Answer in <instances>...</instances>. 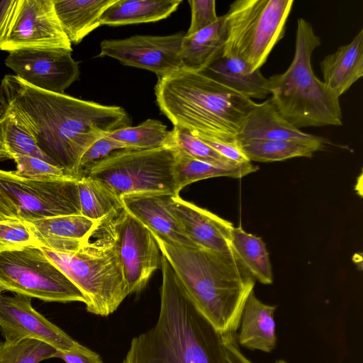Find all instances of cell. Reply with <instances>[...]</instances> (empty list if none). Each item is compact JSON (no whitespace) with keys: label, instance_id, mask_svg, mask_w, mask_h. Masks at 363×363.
Returning a JSON list of instances; mask_svg holds the SVG:
<instances>
[{"label":"cell","instance_id":"obj_14","mask_svg":"<svg viewBox=\"0 0 363 363\" xmlns=\"http://www.w3.org/2000/svg\"><path fill=\"white\" fill-rule=\"evenodd\" d=\"M184 36L185 33L179 32L104 40L99 57L114 58L123 65L151 71L161 78L182 67L180 50Z\"/></svg>","mask_w":363,"mask_h":363},{"label":"cell","instance_id":"obj_17","mask_svg":"<svg viewBox=\"0 0 363 363\" xmlns=\"http://www.w3.org/2000/svg\"><path fill=\"white\" fill-rule=\"evenodd\" d=\"M171 196L162 192H140L124 195L121 199L123 208L154 235L175 244L196 247L172 213L168 205Z\"/></svg>","mask_w":363,"mask_h":363},{"label":"cell","instance_id":"obj_22","mask_svg":"<svg viewBox=\"0 0 363 363\" xmlns=\"http://www.w3.org/2000/svg\"><path fill=\"white\" fill-rule=\"evenodd\" d=\"M252 99L269 95V80L260 69L252 71L241 60L222 54L200 71Z\"/></svg>","mask_w":363,"mask_h":363},{"label":"cell","instance_id":"obj_9","mask_svg":"<svg viewBox=\"0 0 363 363\" xmlns=\"http://www.w3.org/2000/svg\"><path fill=\"white\" fill-rule=\"evenodd\" d=\"M0 284L5 291L46 302H82L75 284L40 247L0 252Z\"/></svg>","mask_w":363,"mask_h":363},{"label":"cell","instance_id":"obj_20","mask_svg":"<svg viewBox=\"0 0 363 363\" xmlns=\"http://www.w3.org/2000/svg\"><path fill=\"white\" fill-rule=\"evenodd\" d=\"M325 88L335 97L347 92L363 76V29L320 63Z\"/></svg>","mask_w":363,"mask_h":363},{"label":"cell","instance_id":"obj_13","mask_svg":"<svg viewBox=\"0 0 363 363\" xmlns=\"http://www.w3.org/2000/svg\"><path fill=\"white\" fill-rule=\"evenodd\" d=\"M65 48H28L9 52L5 65L29 85L64 94L79 76V63Z\"/></svg>","mask_w":363,"mask_h":363},{"label":"cell","instance_id":"obj_42","mask_svg":"<svg viewBox=\"0 0 363 363\" xmlns=\"http://www.w3.org/2000/svg\"><path fill=\"white\" fill-rule=\"evenodd\" d=\"M5 291V290H4V288L1 286V285L0 284V295H1V293H2L3 291Z\"/></svg>","mask_w":363,"mask_h":363},{"label":"cell","instance_id":"obj_23","mask_svg":"<svg viewBox=\"0 0 363 363\" xmlns=\"http://www.w3.org/2000/svg\"><path fill=\"white\" fill-rule=\"evenodd\" d=\"M117 0H54L57 16L69 42L79 43L101 26L104 12Z\"/></svg>","mask_w":363,"mask_h":363},{"label":"cell","instance_id":"obj_24","mask_svg":"<svg viewBox=\"0 0 363 363\" xmlns=\"http://www.w3.org/2000/svg\"><path fill=\"white\" fill-rule=\"evenodd\" d=\"M226 39L225 15L212 25L183 38L180 57L182 68L200 72L223 52Z\"/></svg>","mask_w":363,"mask_h":363},{"label":"cell","instance_id":"obj_15","mask_svg":"<svg viewBox=\"0 0 363 363\" xmlns=\"http://www.w3.org/2000/svg\"><path fill=\"white\" fill-rule=\"evenodd\" d=\"M32 298L16 294L0 295V331L5 342L33 339L57 350H69L77 342L34 309Z\"/></svg>","mask_w":363,"mask_h":363},{"label":"cell","instance_id":"obj_2","mask_svg":"<svg viewBox=\"0 0 363 363\" xmlns=\"http://www.w3.org/2000/svg\"><path fill=\"white\" fill-rule=\"evenodd\" d=\"M160 306L155 324L131 340L122 363H252L237 332H220L196 308L162 255Z\"/></svg>","mask_w":363,"mask_h":363},{"label":"cell","instance_id":"obj_36","mask_svg":"<svg viewBox=\"0 0 363 363\" xmlns=\"http://www.w3.org/2000/svg\"><path fill=\"white\" fill-rule=\"evenodd\" d=\"M128 149L122 143L109 137L106 134L93 143L82 156L77 172L78 179L94 164L104 160L112 152Z\"/></svg>","mask_w":363,"mask_h":363},{"label":"cell","instance_id":"obj_3","mask_svg":"<svg viewBox=\"0 0 363 363\" xmlns=\"http://www.w3.org/2000/svg\"><path fill=\"white\" fill-rule=\"evenodd\" d=\"M157 106L174 126L200 139L236 144L237 135L255 102L200 72L180 68L158 78Z\"/></svg>","mask_w":363,"mask_h":363},{"label":"cell","instance_id":"obj_6","mask_svg":"<svg viewBox=\"0 0 363 363\" xmlns=\"http://www.w3.org/2000/svg\"><path fill=\"white\" fill-rule=\"evenodd\" d=\"M111 217L101 220L94 239L91 235L74 251L41 247L82 293L86 311L102 317L115 312L130 294Z\"/></svg>","mask_w":363,"mask_h":363},{"label":"cell","instance_id":"obj_43","mask_svg":"<svg viewBox=\"0 0 363 363\" xmlns=\"http://www.w3.org/2000/svg\"><path fill=\"white\" fill-rule=\"evenodd\" d=\"M276 363H287V362L284 360H278L276 362Z\"/></svg>","mask_w":363,"mask_h":363},{"label":"cell","instance_id":"obj_33","mask_svg":"<svg viewBox=\"0 0 363 363\" xmlns=\"http://www.w3.org/2000/svg\"><path fill=\"white\" fill-rule=\"evenodd\" d=\"M57 350L48 343L33 339L0 342V363H40L54 357Z\"/></svg>","mask_w":363,"mask_h":363},{"label":"cell","instance_id":"obj_1","mask_svg":"<svg viewBox=\"0 0 363 363\" xmlns=\"http://www.w3.org/2000/svg\"><path fill=\"white\" fill-rule=\"evenodd\" d=\"M1 113L14 118L53 164L76 179L80 159L93 143L131 125L121 106L43 91L14 74L4 76L0 84Z\"/></svg>","mask_w":363,"mask_h":363},{"label":"cell","instance_id":"obj_29","mask_svg":"<svg viewBox=\"0 0 363 363\" xmlns=\"http://www.w3.org/2000/svg\"><path fill=\"white\" fill-rule=\"evenodd\" d=\"M80 214L100 221L123 208L121 199L101 182L89 177L77 180Z\"/></svg>","mask_w":363,"mask_h":363},{"label":"cell","instance_id":"obj_8","mask_svg":"<svg viewBox=\"0 0 363 363\" xmlns=\"http://www.w3.org/2000/svg\"><path fill=\"white\" fill-rule=\"evenodd\" d=\"M175 150L123 149L91 165L83 174L99 180L120 199L140 192L179 195L174 176Z\"/></svg>","mask_w":363,"mask_h":363},{"label":"cell","instance_id":"obj_12","mask_svg":"<svg viewBox=\"0 0 363 363\" xmlns=\"http://www.w3.org/2000/svg\"><path fill=\"white\" fill-rule=\"evenodd\" d=\"M129 294L140 293L161 264L151 232L123 208L111 217Z\"/></svg>","mask_w":363,"mask_h":363},{"label":"cell","instance_id":"obj_40","mask_svg":"<svg viewBox=\"0 0 363 363\" xmlns=\"http://www.w3.org/2000/svg\"><path fill=\"white\" fill-rule=\"evenodd\" d=\"M19 219L18 212L9 197L0 191V221Z\"/></svg>","mask_w":363,"mask_h":363},{"label":"cell","instance_id":"obj_4","mask_svg":"<svg viewBox=\"0 0 363 363\" xmlns=\"http://www.w3.org/2000/svg\"><path fill=\"white\" fill-rule=\"evenodd\" d=\"M152 235L203 315L220 332H237L245 302L255 284L238 257Z\"/></svg>","mask_w":363,"mask_h":363},{"label":"cell","instance_id":"obj_18","mask_svg":"<svg viewBox=\"0 0 363 363\" xmlns=\"http://www.w3.org/2000/svg\"><path fill=\"white\" fill-rule=\"evenodd\" d=\"M251 140H287L325 144V138L305 133L286 121L269 99L255 103L238 135V143Z\"/></svg>","mask_w":363,"mask_h":363},{"label":"cell","instance_id":"obj_7","mask_svg":"<svg viewBox=\"0 0 363 363\" xmlns=\"http://www.w3.org/2000/svg\"><path fill=\"white\" fill-rule=\"evenodd\" d=\"M294 0H237L225 15L226 39L222 55L260 69L284 37Z\"/></svg>","mask_w":363,"mask_h":363},{"label":"cell","instance_id":"obj_35","mask_svg":"<svg viewBox=\"0 0 363 363\" xmlns=\"http://www.w3.org/2000/svg\"><path fill=\"white\" fill-rule=\"evenodd\" d=\"M13 160L16 164V174L26 179L57 180L72 178L63 169L36 157L19 155Z\"/></svg>","mask_w":363,"mask_h":363},{"label":"cell","instance_id":"obj_38","mask_svg":"<svg viewBox=\"0 0 363 363\" xmlns=\"http://www.w3.org/2000/svg\"><path fill=\"white\" fill-rule=\"evenodd\" d=\"M54 357L66 363H103L99 354L79 342L69 350H57Z\"/></svg>","mask_w":363,"mask_h":363},{"label":"cell","instance_id":"obj_26","mask_svg":"<svg viewBox=\"0 0 363 363\" xmlns=\"http://www.w3.org/2000/svg\"><path fill=\"white\" fill-rule=\"evenodd\" d=\"M174 150V176L179 192L185 186L200 180L218 177L239 179L259 170V167L251 162L242 163L233 167L217 166L196 160L180 150Z\"/></svg>","mask_w":363,"mask_h":363},{"label":"cell","instance_id":"obj_28","mask_svg":"<svg viewBox=\"0 0 363 363\" xmlns=\"http://www.w3.org/2000/svg\"><path fill=\"white\" fill-rule=\"evenodd\" d=\"M239 147L251 162H271L294 157H311L324 148L323 143L287 140H251L238 143Z\"/></svg>","mask_w":363,"mask_h":363},{"label":"cell","instance_id":"obj_32","mask_svg":"<svg viewBox=\"0 0 363 363\" xmlns=\"http://www.w3.org/2000/svg\"><path fill=\"white\" fill-rule=\"evenodd\" d=\"M171 132V147L180 150L196 160L223 167H233L242 164L222 156L185 128L174 126Z\"/></svg>","mask_w":363,"mask_h":363},{"label":"cell","instance_id":"obj_10","mask_svg":"<svg viewBox=\"0 0 363 363\" xmlns=\"http://www.w3.org/2000/svg\"><path fill=\"white\" fill-rule=\"evenodd\" d=\"M77 180L29 179L0 169V191L13 203L18 218L26 221L80 214Z\"/></svg>","mask_w":363,"mask_h":363},{"label":"cell","instance_id":"obj_21","mask_svg":"<svg viewBox=\"0 0 363 363\" xmlns=\"http://www.w3.org/2000/svg\"><path fill=\"white\" fill-rule=\"evenodd\" d=\"M277 306L264 303L254 290L247 296L242 311L239 345L250 350L272 352L277 345L274 312Z\"/></svg>","mask_w":363,"mask_h":363},{"label":"cell","instance_id":"obj_31","mask_svg":"<svg viewBox=\"0 0 363 363\" xmlns=\"http://www.w3.org/2000/svg\"><path fill=\"white\" fill-rule=\"evenodd\" d=\"M19 155L36 157L54 164L38 147L32 135L21 124L11 116L1 113L0 161L13 160Z\"/></svg>","mask_w":363,"mask_h":363},{"label":"cell","instance_id":"obj_37","mask_svg":"<svg viewBox=\"0 0 363 363\" xmlns=\"http://www.w3.org/2000/svg\"><path fill=\"white\" fill-rule=\"evenodd\" d=\"M191 23L185 35H192L214 23L218 16L214 0H190Z\"/></svg>","mask_w":363,"mask_h":363},{"label":"cell","instance_id":"obj_16","mask_svg":"<svg viewBox=\"0 0 363 363\" xmlns=\"http://www.w3.org/2000/svg\"><path fill=\"white\" fill-rule=\"evenodd\" d=\"M168 205L184 233L196 245L225 255H236L231 245L232 223L179 195L171 196Z\"/></svg>","mask_w":363,"mask_h":363},{"label":"cell","instance_id":"obj_5","mask_svg":"<svg viewBox=\"0 0 363 363\" xmlns=\"http://www.w3.org/2000/svg\"><path fill=\"white\" fill-rule=\"evenodd\" d=\"M312 25L299 18L293 60L286 70L268 78L269 99L277 111L297 128L340 126V99L333 95L314 74L311 58L320 45Z\"/></svg>","mask_w":363,"mask_h":363},{"label":"cell","instance_id":"obj_39","mask_svg":"<svg viewBox=\"0 0 363 363\" xmlns=\"http://www.w3.org/2000/svg\"><path fill=\"white\" fill-rule=\"evenodd\" d=\"M220 155L237 163L250 162L239 147L238 143H223L201 139Z\"/></svg>","mask_w":363,"mask_h":363},{"label":"cell","instance_id":"obj_34","mask_svg":"<svg viewBox=\"0 0 363 363\" xmlns=\"http://www.w3.org/2000/svg\"><path fill=\"white\" fill-rule=\"evenodd\" d=\"M40 245L29 222L21 219L0 221V252Z\"/></svg>","mask_w":363,"mask_h":363},{"label":"cell","instance_id":"obj_19","mask_svg":"<svg viewBox=\"0 0 363 363\" xmlns=\"http://www.w3.org/2000/svg\"><path fill=\"white\" fill-rule=\"evenodd\" d=\"M28 222L40 247L57 252H69L89 239L101 220L96 221L81 214H74Z\"/></svg>","mask_w":363,"mask_h":363},{"label":"cell","instance_id":"obj_30","mask_svg":"<svg viewBox=\"0 0 363 363\" xmlns=\"http://www.w3.org/2000/svg\"><path fill=\"white\" fill-rule=\"evenodd\" d=\"M128 149L152 150L171 147L172 132L161 121L147 119L136 126H125L106 133Z\"/></svg>","mask_w":363,"mask_h":363},{"label":"cell","instance_id":"obj_41","mask_svg":"<svg viewBox=\"0 0 363 363\" xmlns=\"http://www.w3.org/2000/svg\"><path fill=\"white\" fill-rule=\"evenodd\" d=\"M11 3L12 0H4L0 2V30L10 9Z\"/></svg>","mask_w":363,"mask_h":363},{"label":"cell","instance_id":"obj_25","mask_svg":"<svg viewBox=\"0 0 363 363\" xmlns=\"http://www.w3.org/2000/svg\"><path fill=\"white\" fill-rule=\"evenodd\" d=\"M182 2V0H117L102 14L101 26L156 22L169 17Z\"/></svg>","mask_w":363,"mask_h":363},{"label":"cell","instance_id":"obj_27","mask_svg":"<svg viewBox=\"0 0 363 363\" xmlns=\"http://www.w3.org/2000/svg\"><path fill=\"white\" fill-rule=\"evenodd\" d=\"M233 249L252 277L263 284L273 282L272 265L262 239L234 227L231 234Z\"/></svg>","mask_w":363,"mask_h":363},{"label":"cell","instance_id":"obj_11","mask_svg":"<svg viewBox=\"0 0 363 363\" xmlns=\"http://www.w3.org/2000/svg\"><path fill=\"white\" fill-rule=\"evenodd\" d=\"M71 45L57 16L54 0H12L0 30V50H72Z\"/></svg>","mask_w":363,"mask_h":363}]
</instances>
